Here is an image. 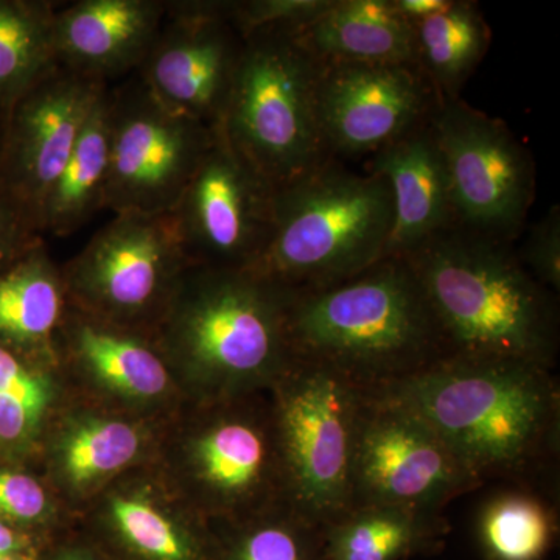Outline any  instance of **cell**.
Segmentation results:
<instances>
[{
	"label": "cell",
	"mask_w": 560,
	"mask_h": 560,
	"mask_svg": "<svg viewBox=\"0 0 560 560\" xmlns=\"http://www.w3.org/2000/svg\"><path fill=\"white\" fill-rule=\"evenodd\" d=\"M372 393L425 420L481 485L506 478L545 490L547 482L555 486L560 456L555 370L525 361L445 359Z\"/></svg>",
	"instance_id": "1"
},
{
	"label": "cell",
	"mask_w": 560,
	"mask_h": 560,
	"mask_svg": "<svg viewBox=\"0 0 560 560\" xmlns=\"http://www.w3.org/2000/svg\"><path fill=\"white\" fill-rule=\"evenodd\" d=\"M448 359L511 360L555 370L556 294L523 267L512 243L451 228L405 254Z\"/></svg>",
	"instance_id": "2"
},
{
	"label": "cell",
	"mask_w": 560,
	"mask_h": 560,
	"mask_svg": "<svg viewBox=\"0 0 560 560\" xmlns=\"http://www.w3.org/2000/svg\"><path fill=\"white\" fill-rule=\"evenodd\" d=\"M289 338L294 357L326 364L366 390L448 359L429 301L401 256L329 285L291 290Z\"/></svg>",
	"instance_id": "3"
},
{
	"label": "cell",
	"mask_w": 560,
	"mask_h": 560,
	"mask_svg": "<svg viewBox=\"0 0 560 560\" xmlns=\"http://www.w3.org/2000/svg\"><path fill=\"white\" fill-rule=\"evenodd\" d=\"M291 290L249 270L190 267L154 338L190 401L271 388L293 361Z\"/></svg>",
	"instance_id": "4"
},
{
	"label": "cell",
	"mask_w": 560,
	"mask_h": 560,
	"mask_svg": "<svg viewBox=\"0 0 560 560\" xmlns=\"http://www.w3.org/2000/svg\"><path fill=\"white\" fill-rule=\"evenodd\" d=\"M154 466L209 523L287 503L268 390L184 401L164 423Z\"/></svg>",
	"instance_id": "5"
},
{
	"label": "cell",
	"mask_w": 560,
	"mask_h": 560,
	"mask_svg": "<svg viewBox=\"0 0 560 560\" xmlns=\"http://www.w3.org/2000/svg\"><path fill=\"white\" fill-rule=\"evenodd\" d=\"M390 230L388 183L329 158L275 189L270 241L249 271L290 290L329 285L385 259Z\"/></svg>",
	"instance_id": "6"
},
{
	"label": "cell",
	"mask_w": 560,
	"mask_h": 560,
	"mask_svg": "<svg viewBox=\"0 0 560 560\" xmlns=\"http://www.w3.org/2000/svg\"><path fill=\"white\" fill-rule=\"evenodd\" d=\"M319 65L293 31L264 28L243 44L219 131L275 189L331 158L316 119Z\"/></svg>",
	"instance_id": "7"
},
{
	"label": "cell",
	"mask_w": 560,
	"mask_h": 560,
	"mask_svg": "<svg viewBox=\"0 0 560 560\" xmlns=\"http://www.w3.org/2000/svg\"><path fill=\"white\" fill-rule=\"evenodd\" d=\"M268 396L287 503L327 525L350 510L364 389L326 364L294 357Z\"/></svg>",
	"instance_id": "8"
},
{
	"label": "cell",
	"mask_w": 560,
	"mask_h": 560,
	"mask_svg": "<svg viewBox=\"0 0 560 560\" xmlns=\"http://www.w3.org/2000/svg\"><path fill=\"white\" fill-rule=\"evenodd\" d=\"M189 268L171 212H127L114 213L61 271L73 307L154 335Z\"/></svg>",
	"instance_id": "9"
},
{
	"label": "cell",
	"mask_w": 560,
	"mask_h": 560,
	"mask_svg": "<svg viewBox=\"0 0 560 560\" xmlns=\"http://www.w3.org/2000/svg\"><path fill=\"white\" fill-rule=\"evenodd\" d=\"M444 160L456 226L514 243L536 198L533 154L503 120L459 98L430 119Z\"/></svg>",
	"instance_id": "10"
},
{
	"label": "cell",
	"mask_w": 560,
	"mask_h": 560,
	"mask_svg": "<svg viewBox=\"0 0 560 560\" xmlns=\"http://www.w3.org/2000/svg\"><path fill=\"white\" fill-rule=\"evenodd\" d=\"M213 139L215 130L167 108L138 73L110 84L105 209L172 212Z\"/></svg>",
	"instance_id": "11"
},
{
	"label": "cell",
	"mask_w": 560,
	"mask_h": 560,
	"mask_svg": "<svg viewBox=\"0 0 560 560\" xmlns=\"http://www.w3.org/2000/svg\"><path fill=\"white\" fill-rule=\"evenodd\" d=\"M480 486L425 420L400 401L364 389L350 508L390 504L442 512Z\"/></svg>",
	"instance_id": "12"
},
{
	"label": "cell",
	"mask_w": 560,
	"mask_h": 560,
	"mask_svg": "<svg viewBox=\"0 0 560 560\" xmlns=\"http://www.w3.org/2000/svg\"><path fill=\"white\" fill-rule=\"evenodd\" d=\"M275 187L219 130L171 215L190 267L249 270L271 235Z\"/></svg>",
	"instance_id": "13"
},
{
	"label": "cell",
	"mask_w": 560,
	"mask_h": 560,
	"mask_svg": "<svg viewBox=\"0 0 560 560\" xmlns=\"http://www.w3.org/2000/svg\"><path fill=\"white\" fill-rule=\"evenodd\" d=\"M57 359L72 394L113 410L165 420L187 400L153 334L72 304L58 330Z\"/></svg>",
	"instance_id": "14"
},
{
	"label": "cell",
	"mask_w": 560,
	"mask_h": 560,
	"mask_svg": "<svg viewBox=\"0 0 560 560\" xmlns=\"http://www.w3.org/2000/svg\"><path fill=\"white\" fill-rule=\"evenodd\" d=\"M243 44L226 0H167L160 33L136 73L167 108L219 130Z\"/></svg>",
	"instance_id": "15"
},
{
	"label": "cell",
	"mask_w": 560,
	"mask_h": 560,
	"mask_svg": "<svg viewBox=\"0 0 560 560\" xmlns=\"http://www.w3.org/2000/svg\"><path fill=\"white\" fill-rule=\"evenodd\" d=\"M319 62L316 119L335 160L372 156L429 121L440 103L418 66Z\"/></svg>",
	"instance_id": "16"
},
{
	"label": "cell",
	"mask_w": 560,
	"mask_h": 560,
	"mask_svg": "<svg viewBox=\"0 0 560 560\" xmlns=\"http://www.w3.org/2000/svg\"><path fill=\"white\" fill-rule=\"evenodd\" d=\"M165 422L72 394L47 427L36 470L75 522L106 486L136 467L154 463Z\"/></svg>",
	"instance_id": "17"
},
{
	"label": "cell",
	"mask_w": 560,
	"mask_h": 560,
	"mask_svg": "<svg viewBox=\"0 0 560 560\" xmlns=\"http://www.w3.org/2000/svg\"><path fill=\"white\" fill-rule=\"evenodd\" d=\"M73 525L109 560H215L212 525L168 485L154 463L106 486Z\"/></svg>",
	"instance_id": "18"
},
{
	"label": "cell",
	"mask_w": 560,
	"mask_h": 560,
	"mask_svg": "<svg viewBox=\"0 0 560 560\" xmlns=\"http://www.w3.org/2000/svg\"><path fill=\"white\" fill-rule=\"evenodd\" d=\"M108 86L58 65L7 113L0 180L32 210L38 226L40 206Z\"/></svg>",
	"instance_id": "19"
},
{
	"label": "cell",
	"mask_w": 560,
	"mask_h": 560,
	"mask_svg": "<svg viewBox=\"0 0 560 560\" xmlns=\"http://www.w3.org/2000/svg\"><path fill=\"white\" fill-rule=\"evenodd\" d=\"M167 13V0H79L58 3V65L110 84L138 72Z\"/></svg>",
	"instance_id": "20"
},
{
	"label": "cell",
	"mask_w": 560,
	"mask_h": 560,
	"mask_svg": "<svg viewBox=\"0 0 560 560\" xmlns=\"http://www.w3.org/2000/svg\"><path fill=\"white\" fill-rule=\"evenodd\" d=\"M370 172L388 183L393 201L386 257L405 256L456 226L447 172L430 120L372 154Z\"/></svg>",
	"instance_id": "21"
},
{
	"label": "cell",
	"mask_w": 560,
	"mask_h": 560,
	"mask_svg": "<svg viewBox=\"0 0 560 560\" xmlns=\"http://www.w3.org/2000/svg\"><path fill=\"white\" fill-rule=\"evenodd\" d=\"M68 305L61 267L40 242L0 272V345L58 366L57 335Z\"/></svg>",
	"instance_id": "22"
},
{
	"label": "cell",
	"mask_w": 560,
	"mask_h": 560,
	"mask_svg": "<svg viewBox=\"0 0 560 560\" xmlns=\"http://www.w3.org/2000/svg\"><path fill=\"white\" fill-rule=\"evenodd\" d=\"M294 33L319 61L418 66L412 24L393 0H335L318 20Z\"/></svg>",
	"instance_id": "23"
},
{
	"label": "cell",
	"mask_w": 560,
	"mask_h": 560,
	"mask_svg": "<svg viewBox=\"0 0 560 560\" xmlns=\"http://www.w3.org/2000/svg\"><path fill=\"white\" fill-rule=\"evenodd\" d=\"M320 529L326 560H408L440 550L451 526L442 512L370 504Z\"/></svg>",
	"instance_id": "24"
},
{
	"label": "cell",
	"mask_w": 560,
	"mask_h": 560,
	"mask_svg": "<svg viewBox=\"0 0 560 560\" xmlns=\"http://www.w3.org/2000/svg\"><path fill=\"white\" fill-rule=\"evenodd\" d=\"M70 396L60 368L0 345V463L36 469L47 427Z\"/></svg>",
	"instance_id": "25"
},
{
	"label": "cell",
	"mask_w": 560,
	"mask_h": 560,
	"mask_svg": "<svg viewBox=\"0 0 560 560\" xmlns=\"http://www.w3.org/2000/svg\"><path fill=\"white\" fill-rule=\"evenodd\" d=\"M108 168L109 86L95 102L65 168L40 206L43 235L69 237L105 209Z\"/></svg>",
	"instance_id": "26"
},
{
	"label": "cell",
	"mask_w": 560,
	"mask_h": 560,
	"mask_svg": "<svg viewBox=\"0 0 560 560\" xmlns=\"http://www.w3.org/2000/svg\"><path fill=\"white\" fill-rule=\"evenodd\" d=\"M534 486L501 489L482 501L475 537L485 560H545L559 536L558 503Z\"/></svg>",
	"instance_id": "27"
},
{
	"label": "cell",
	"mask_w": 560,
	"mask_h": 560,
	"mask_svg": "<svg viewBox=\"0 0 560 560\" xmlns=\"http://www.w3.org/2000/svg\"><path fill=\"white\" fill-rule=\"evenodd\" d=\"M411 24L419 69L440 102L459 98L464 84L488 54L492 38L480 7L466 0H448L444 10Z\"/></svg>",
	"instance_id": "28"
},
{
	"label": "cell",
	"mask_w": 560,
	"mask_h": 560,
	"mask_svg": "<svg viewBox=\"0 0 560 560\" xmlns=\"http://www.w3.org/2000/svg\"><path fill=\"white\" fill-rule=\"evenodd\" d=\"M57 7L50 0H0V109L5 114L58 66Z\"/></svg>",
	"instance_id": "29"
},
{
	"label": "cell",
	"mask_w": 560,
	"mask_h": 560,
	"mask_svg": "<svg viewBox=\"0 0 560 560\" xmlns=\"http://www.w3.org/2000/svg\"><path fill=\"white\" fill-rule=\"evenodd\" d=\"M215 560H326L323 529L289 503L231 523H210Z\"/></svg>",
	"instance_id": "30"
},
{
	"label": "cell",
	"mask_w": 560,
	"mask_h": 560,
	"mask_svg": "<svg viewBox=\"0 0 560 560\" xmlns=\"http://www.w3.org/2000/svg\"><path fill=\"white\" fill-rule=\"evenodd\" d=\"M0 522L21 528L57 534L73 518L35 467L0 463Z\"/></svg>",
	"instance_id": "31"
},
{
	"label": "cell",
	"mask_w": 560,
	"mask_h": 560,
	"mask_svg": "<svg viewBox=\"0 0 560 560\" xmlns=\"http://www.w3.org/2000/svg\"><path fill=\"white\" fill-rule=\"evenodd\" d=\"M335 0H235L230 16L243 38L264 28L298 32L334 5Z\"/></svg>",
	"instance_id": "32"
},
{
	"label": "cell",
	"mask_w": 560,
	"mask_h": 560,
	"mask_svg": "<svg viewBox=\"0 0 560 560\" xmlns=\"http://www.w3.org/2000/svg\"><path fill=\"white\" fill-rule=\"evenodd\" d=\"M523 267L541 287L552 294L560 293V208L551 206L537 221L517 253Z\"/></svg>",
	"instance_id": "33"
},
{
	"label": "cell",
	"mask_w": 560,
	"mask_h": 560,
	"mask_svg": "<svg viewBox=\"0 0 560 560\" xmlns=\"http://www.w3.org/2000/svg\"><path fill=\"white\" fill-rule=\"evenodd\" d=\"M44 242L35 215L0 180V272Z\"/></svg>",
	"instance_id": "34"
},
{
	"label": "cell",
	"mask_w": 560,
	"mask_h": 560,
	"mask_svg": "<svg viewBox=\"0 0 560 560\" xmlns=\"http://www.w3.org/2000/svg\"><path fill=\"white\" fill-rule=\"evenodd\" d=\"M36 560H109L75 525L55 534Z\"/></svg>",
	"instance_id": "35"
},
{
	"label": "cell",
	"mask_w": 560,
	"mask_h": 560,
	"mask_svg": "<svg viewBox=\"0 0 560 560\" xmlns=\"http://www.w3.org/2000/svg\"><path fill=\"white\" fill-rule=\"evenodd\" d=\"M54 536L0 522V558L39 551Z\"/></svg>",
	"instance_id": "36"
},
{
	"label": "cell",
	"mask_w": 560,
	"mask_h": 560,
	"mask_svg": "<svg viewBox=\"0 0 560 560\" xmlns=\"http://www.w3.org/2000/svg\"><path fill=\"white\" fill-rule=\"evenodd\" d=\"M394 7L408 21H420L447 7L448 0H393Z\"/></svg>",
	"instance_id": "37"
},
{
	"label": "cell",
	"mask_w": 560,
	"mask_h": 560,
	"mask_svg": "<svg viewBox=\"0 0 560 560\" xmlns=\"http://www.w3.org/2000/svg\"><path fill=\"white\" fill-rule=\"evenodd\" d=\"M44 547H46V545H44ZM43 548H40V550H43ZM39 551L25 552V555L7 556V558H0V560H36L38 559Z\"/></svg>",
	"instance_id": "38"
},
{
	"label": "cell",
	"mask_w": 560,
	"mask_h": 560,
	"mask_svg": "<svg viewBox=\"0 0 560 560\" xmlns=\"http://www.w3.org/2000/svg\"><path fill=\"white\" fill-rule=\"evenodd\" d=\"M5 117L7 114L0 109V153H2L3 132H5Z\"/></svg>",
	"instance_id": "39"
}]
</instances>
